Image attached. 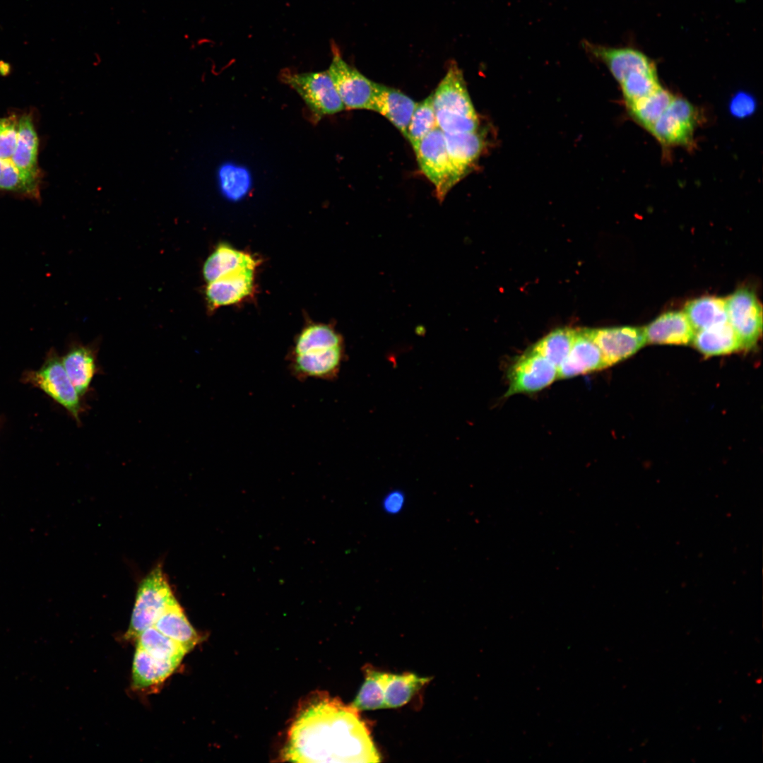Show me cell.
I'll return each mask as SVG.
<instances>
[{
  "label": "cell",
  "mask_w": 763,
  "mask_h": 763,
  "mask_svg": "<svg viewBox=\"0 0 763 763\" xmlns=\"http://www.w3.org/2000/svg\"><path fill=\"white\" fill-rule=\"evenodd\" d=\"M357 712L329 697L312 701L292 724L283 757L295 762H379Z\"/></svg>",
  "instance_id": "1"
},
{
  "label": "cell",
  "mask_w": 763,
  "mask_h": 763,
  "mask_svg": "<svg viewBox=\"0 0 763 763\" xmlns=\"http://www.w3.org/2000/svg\"><path fill=\"white\" fill-rule=\"evenodd\" d=\"M175 598L161 565H157L141 581L136 596L126 639H136L154 625L166 606Z\"/></svg>",
  "instance_id": "2"
},
{
  "label": "cell",
  "mask_w": 763,
  "mask_h": 763,
  "mask_svg": "<svg viewBox=\"0 0 763 763\" xmlns=\"http://www.w3.org/2000/svg\"><path fill=\"white\" fill-rule=\"evenodd\" d=\"M282 78L298 93L317 119L345 110L327 71L283 73Z\"/></svg>",
  "instance_id": "3"
},
{
  "label": "cell",
  "mask_w": 763,
  "mask_h": 763,
  "mask_svg": "<svg viewBox=\"0 0 763 763\" xmlns=\"http://www.w3.org/2000/svg\"><path fill=\"white\" fill-rule=\"evenodd\" d=\"M697 122L695 107L686 99L674 96L649 131L663 147H691Z\"/></svg>",
  "instance_id": "4"
},
{
  "label": "cell",
  "mask_w": 763,
  "mask_h": 763,
  "mask_svg": "<svg viewBox=\"0 0 763 763\" xmlns=\"http://www.w3.org/2000/svg\"><path fill=\"white\" fill-rule=\"evenodd\" d=\"M414 152L420 170L434 186L437 199L442 201L456 184L444 132L436 127L420 141Z\"/></svg>",
  "instance_id": "5"
},
{
  "label": "cell",
  "mask_w": 763,
  "mask_h": 763,
  "mask_svg": "<svg viewBox=\"0 0 763 763\" xmlns=\"http://www.w3.org/2000/svg\"><path fill=\"white\" fill-rule=\"evenodd\" d=\"M726 300L728 322L734 330L742 350L755 346L762 329V305L753 291L740 288Z\"/></svg>",
  "instance_id": "6"
},
{
  "label": "cell",
  "mask_w": 763,
  "mask_h": 763,
  "mask_svg": "<svg viewBox=\"0 0 763 763\" xmlns=\"http://www.w3.org/2000/svg\"><path fill=\"white\" fill-rule=\"evenodd\" d=\"M557 379V368L531 349L520 356L508 372V397L516 394L542 390Z\"/></svg>",
  "instance_id": "7"
},
{
  "label": "cell",
  "mask_w": 763,
  "mask_h": 763,
  "mask_svg": "<svg viewBox=\"0 0 763 763\" xmlns=\"http://www.w3.org/2000/svg\"><path fill=\"white\" fill-rule=\"evenodd\" d=\"M32 382L62 406L77 421L84 410L81 396L71 383L61 360L52 355L30 377Z\"/></svg>",
  "instance_id": "8"
},
{
  "label": "cell",
  "mask_w": 763,
  "mask_h": 763,
  "mask_svg": "<svg viewBox=\"0 0 763 763\" xmlns=\"http://www.w3.org/2000/svg\"><path fill=\"white\" fill-rule=\"evenodd\" d=\"M328 73L345 109L368 110L374 82L345 62L334 52Z\"/></svg>",
  "instance_id": "9"
},
{
  "label": "cell",
  "mask_w": 763,
  "mask_h": 763,
  "mask_svg": "<svg viewBox=\"0 0 763 763\" xmlns=\"http://www.w3.org/2000/svg\"><path fill=\"white\" fill-rule=\"evenodd\" d=\"M591 333L607 367L629 357L646 343L643 329L638 327L591 329Z\"/></svg>",
  "instance_id": "10"
},
{
  "label": "cell",
  "mask_w": 763,
  "mask_h": 763,
  "mask_svg": "<svg viewBox=\"0 0 763 763\" xmlns=\"http://www.w3.org/2000/svg\"><path fill=\"white\" fill-rule=\"evenodd\" d=\"M342 346L288 355V367L299 381L308 379L331 380L336 377L343 361Z\"/></svg>",
  "instance_id": "11"
},
{
  "label": "cell",
  "mask_w": 763,
  "mask_h": 763,
  "mask_svg": "<svg viewBox=\"0 0 763 763\" xmlns=\"http://www.w3.org/2000/svg\"><path fill=\"white\" fill-rule=\"evenodd\" d=\"M433 95L435 112L478 117L469 96L461 70L451 62Z\"/></svg>",
  "instance_id": "12"
},
{
  "label": "cell",
  "mask_w": 763,
  "mask_h": 763,
  "mask_svg": "<svg viewBox=\"0 0 763 763\" xmlns=\"http://www.w3.org/2000/svg\"><path fill=\"white\" fill-rule=\"evenodd\" d=\"M38 150L39 139L32 117L24 114L18 119L17 143L11 159L28 184L40 193Z\"/></svg>",
  "instance_id": "13"
},
{
  "label": "cell",
  "mask_w": 763,
  "mask_h": 763,
  "mask_svg": "<svg viewBox=\"0 0 763 763\" xmlns=\"http://www.w3.org/2000/svg\"><path fill=\"white\" fill-rule=\"evenodd\" d=\"M586 49L605 64L620 83L636 71H656L654 62L642 52L632 47H610L585 41Z\"/></svg>",
  "instance_id": "14"
},
{
  "label": "cell",
  "mask_w": 763,
  "mask_h": 763,
  "mask_svg": "<svg viewBox=\"0 0 763 763\" xmlns=\"http://www.w3.org/2000/svg\"><path fill=\"white\" fill-rule=\"evenodd\" d=\"M608 367L591 329H576L571 350L557 368V379H568Z\"/></svg>",
  "instance_id": "15"
},
{
  "label": "cell",
  "mask_w": 763,
  "mask_h": 763,
  "mask_svg": "<svg viewBox=\"0 0 763 763\" xmlns=\"http://www.w3.org/2000/svg\"><path fill=\"white\" fill-rule=\"evenodd\" d=\"M374 90L369 110L379 113L406 136V130L415 107L413 99L400 90L374 82Z\"/></svg>",
  "instance_id": "16"
},
{
  "label": "cell",
  "mask_w": 763,
  "mask_h": 763,
  "mask_svg": "<svg viewBox=\"0 0 763 763\" xmlns=\"http://www.w3.org/2000/svg\"><path fill=\"white\" fill-rule=\"evenodd\" d=\"M444 139L457 184L473 169L483 150L484 138L478 130L472 132L444 134Z\"/></svg>",
  "instance_id": "17"
},
{
  "label": "cell",
  "mask_w": 763,
  "mask_h": 763,
  "mask_svg": "<svg viewBox=\"0 0 763 763\" xmlns=\"http://www.w3.org/2000/svg\"><path fill=\"white\" fill-rule=\"evenodd\" d=\"M256 268H246L208 283L206 297L211 309L234 304L254 290Z\"/></svg>",
  "instance_id": "18"
},
{
  "label": "cell",
  "mask_w": 763,
  "mask_h": 763,
  "mask_svg": "<svg viewBox=\"0 0 763 763\" xmlns=\"http://www.w3.org/2000/svg\"><path fill=\"white\" fill-rule=\"evenodd\" d=\"M643 330L646 342L651 344L687 345L695 333L685 314L678 311L661 314Z\"/></svg>",
  "instance_id": "19"
},
{
  "label": "cell",
  "mask_w": 763,
  "mask_h": 763,
  "mask_svg": "<svg viewBox=\"0 0 763 763\" xmlns=\"http://www.w3.org/2000/svg\"><path fill=\"white\" fill-rule=\"evenodd\" d=\"M64 369L81 397L90 389L94 377L100 371L96 349L90 345H77L61 359Z\"/></svg>",
  "instance_id": "20"
},
{
  "label": "cell",
  "mask_w": 763,
  "mask_h": 763,
  "mask_svg": "<svg viewBox=\"0 0 763 763\" xmlns=\"http://www.w3.org/2000/svg\"><path fill=\"white\" fill-rule=\"evenodd\" d=\"M256 266L257 261L252 255L222 244L205 261L203 273L205 280L210 283L239 271L256 268Z\"/></svg>",
  "instance_id": "21"
},
{
  "label": "cell",
  "mask_w": 763,
  "mask_h": 763,
  "mask_svg": "<svg viewBox=\"0 0 763 763\" xmlns=\"http://www.w3.org/2000/svg\"><path fill=\"white\" fill-rule=\"evenodd\" d=\"M153 626L178 643L187 652L191 651L200 639L175 598L166 606Z\"/></svg>",
  "instance_id": "22"
},
{
  "label": "cell",
  "mask_w": 763,
  "mask_h": 763,
  "mask_svg": "<svg viewBox=\"0 0 763 763\" xmlns=\"http://www.w3.org/2000/svg\"><path fill=\"white\" fill-rule=\"evenodd\" d=\"M177 668L158 660L136 646L132 666V685L136 690H148L162 683Z\"/></svg>",
  "instance_id": "23"
},
{
  "label": "cell",
  "mask_w": 763,
  "mask_h": 763,
  "mask_svg": "<svg viewBox=\"0 0 763 763\" xmlns=\"http://www.w3.org/2000/svg\"><path fill=\"white\" fill-rule=\"evenodd\" d=\"M692 342L705 356L726 355L742 350L738 336L728 322L695 331Z\"/></svg>",
  "instance_id": "24"
},
{
  "label": "cell",
  "mask_w": 763,
  "mask_h": 763,
  "mask_svg": "<svg viewBox=\"0 0 763 763\" xmlns=\"http://www.w3.org/2000/svg\"><path fill=\"white\" fill-rule=\"evenodd\" d=\"M684 313L695 331L728 322L726 300L705 296L689 301Z\"/></svg>",
  "instance_id": "25"
},
{
  "label": "cell",
  "mask_w": 763,
  "mask_h": 763,
  "mask_svg": "<svg viewBox=\"0 0 763 763\" xmlns=\"http://www.w3.org/2000/svg\"><path fill=\"white\" fill-rule=\"evenodd\" d=\"M429 681V678L420 677L412 673H386L384 683L385 709L405 705L414 694Z\"/></svg>",
  "instance_id": "26"
},
{
  "label": "cell",
  "mask_w": 763,
  "mask_h": 763,
  "mask_svg": "<svg viewBox=\"0 0 763 763\" xmlns=\"http://www.w3.org/2000/svg\"><path fill=\"white\" fill-rule=\"evenodd\" d=\"M136 644L155 658L177 666L187 653L178 643L162 634L154 626L144 629L138 635Z\"/></svg>",
  "instance_id": "27"
},
{
  "label": "cell",
  "mask_w": 763,
  "mask_h": 763,
  "mask_svg": "<svg viewBox=\"0 0 763 763\" xmlns=\"http://www.w3.org/2000/svg\"><path fill=\"white\" fill-rule=\"evenodd\" d=\"M674 95L662 86L649 95L627 106L634 121L647 131L666 111Z\"/></svg>",
  "instance_id": "28"
},
{
  "label": "cell",
  "mask_w": 763,
  "mask_h": 763,
  "mask_svg": "<svg viewBox=\"0 0 763 763\" xmlns=\"http://www.w3.org/2000/svg\"><path fill=\"white\" fill-rule=\"evenodd\" d=\"M338 346H342V338L332 327L325 324H312L300 332L289 355L302 354Z\"/></svg>",
  "instance_id": "29"
},
{
  "label": "cell",
  "mask_w": 763,
  "mask_h": 763,
  "mask_svg": "<svg viewBox=\"0 0 763 763\" xmlns=\"http://www.w3.org/2000/svg\"><path fill=\"white\" fill-rule=\"evenodd\" d=\"M575 333L576 329L571 328L557 329L538 341L531 349L558 368L571 350Z\"/></svg>",
  "instance_id": "30"
},
{
  "label": "cell",
  "mask_w": 763,
  "mask_h": 763,
  "mask_svg": "<svg viewBox=\"0 0 763 763\" xmlns=\"http://www.w3.org/2000/svg\"><path fill=\"white\" fill-rule=\"evenodd\" d=\"M386 675L385 672L367 668L365 680L350 706L358 711L385 709Z\"/></svg>",
  "instance_id": "31"
},
{
  "label": "cell",
  "mask_w": 763,
  "mask_h": 763,
  "mask_svg": "<svg viewBox=\"0 0 763 763\" xmlns=\"http://www.w3.org/2000/svg\"><path fill=\"white\" fill-rule=\"evenodd\" d=\"M436 127L437 126L432 94L416 103L405 137L415 150L420 141Z\"/></svg>",
  "instance_id": "32"
},
{
  "label": "cell",
  "mask_w": 763,
  "mask_h": 763,
  "mask_svg": "<svg viewBox=\"0 0 763 763\" xmlns=\"http://www.w3.org/2000/svg\"><path fill=\"white\" fill-rule=\"evenodd\" d=\"M620 84L627 106L649 95L661 86L656 71L633 72Z\"/></svg>",
  "instance_id": "33"
},
{
  "label": "cell",
  "mask_w": 763,
  "mask_h": 763,
  "mask_svg": "<svg viewBox=\"0 0 763 763\" xmlns=\"http://www.w3.org/2000/svg\"><path fill=\"white\" fill-rule=\"evenodd\" d=\"M0 189L34 199H39L40 197V193L34 190L24 179L11 158H0Z\"/></svg>",
  "instance_id": "34"
},
{
  "label": "cell",
  "mask_w": 763,
  "mask_h": 763,
  "mask_svg": "<svg viewBox=\"0 0 763 763\" xmlns=\"http://www.w3.org/2000/svg\"><path fill=\"white\" fill-rule=\"evenodd\" d=\"M219 180L222 192L231 200L242 198L249 190L248 175L242 169L225 165L219 171Z\"/></svg>",
  "instance_id": "35"
},
{
  "label": "cell",
  "mask_w": 763,
  "mask_h": 763,
  "mask_svg": "<svg viewBox=\"0 0 763 763\" xmlns=\"http://www.w3.org/2000/svg\"><path fill=\"white\" fill-rule=\"evenodd\" d=\"M18 119L15 115L0 117V158H11L17 143Z\"/></svg>",
  "instance_id": "36"
},
{
  "label": "cell",
  "mask_w": 763,
  "mask_h": 763,
  "mask_svg": "<svg viewBox=\"0 0 763 763\" xmlns=\"http://www.w3.org/2000/svg\"><path fill=\"white\" fill-rule=\"evenodd\" d=\"M406 503V495L400 490H394L389 492L383 498L382 507L386 514L396 515L399 514L403 509Z\"/></svg>",
  "instance_id": "37"
},
{
  "label": "cell",
  "mask_w": 763,
  "mask_h": 763,
  "mask_svg": "<svg viewBox=\"0 0 763 763\" xmlns=\"http://www.w3.org/2000/svg\"><path fill=\"white\" fill-rule=\"evenodd\" d=\"M730 107L735 116L743 117L753 112L755 103L750 95L739 93L733 98Z\"/></svg>",
  "instance_id": "38"
}]
</instances>
